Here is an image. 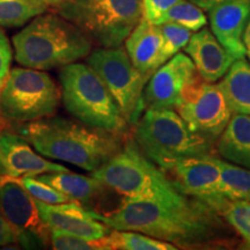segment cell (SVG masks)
<instances>
[{
  "mask_svg": "<svg viewBox=\"0 0 250 250\" xmlns=\"http://www.w3.org/2000/svg\"><path fill=\"white\" fill-rule=\"evenodd\" d=\"M190 1L196 4L197 6L204 9V11H208V9L213 7L214 5L219 4V2H223L225 0H190Z\"/></svg>",
  "mask_w": 250,
  "mask_h": 250,
  "instance_id": "34",
  "label": "cell"
},
{
  "mask_svg": "<svg viewBox=\"0 0 250 250\" xmlns=\"http://www.w3.org/2000/svg\"><path fill=\"white\" fill-rule=\"evenodd\" d=\"M165 22L181 24L191 30L192 33H196L206 26L208 18L204 13V9L190 0H180L162 18L161 23Z\"/></svg>",
  "mask_w": 250,
  "mask_h": 250,
  "instance_id": "25",
  "label": "cell"
},
{
  "mask_svg": "<svg viewBox=\"0 0 250 250\" xmlns=\"http://www.w3.org/2000/svg\"><path fill=\"white\" fill-rule=\"evenodd\" d=\"M55 8L100 48L123 44L144 17L143 0H61Z\"/></svg>",
  "mask_w": 250,
  "mask_h": 250,
  "instance_id": "6",
  "label": "cell"
},
{
  "mask_svg": "<svg viewBox=\"0 0 250 250\" xmlns=\"http://www.w3.org/2000/svg\"><path fill=\"white\" fill-rule=\"evenodd\" d=\"M217 140L215 149L221 158L250 169V115L232 114Z\"/></svg>",
  "mask_w": 250,
  "mask_h": 250,
  "instance_id": "20",
  "label": "cell"
},
{
  "mask_svg": "<svg viewBox=\"0 0 250 250\" xmlns=\"http://www.w3.org/2000/svg\"><path fill=\"white\" fill-rule=\"evenodd\" d=\"M62 102L77 121L122 134L127 122L100 77L88 64L73 62L59 73Z\"/></svg>",
  "mask_w": 250,
  "mask_h": 250,
  "instance_id": "5",
  "label": "cell"
},
{
  "mask_svg": "<svg viewBox=\"0 0 250 250\" xmlns=\"http://www.w3.org/2000/svg\"><path fill=\"white\" fill-rule=\"evenodd\" d=\"M232 114L250 115V64L236 59L218 83Z\"/></svg>",
  "mask_w": 250,
  "mask_h": 250,
  "instance_id": "21",
  "label": "cell"
},
{
  "mask_svg": "<svg viewBox=\"0 0 250 250\" xmlns=\"http://www.w3.org/2000/svg\"><path fill=\"white\" fill-rule=\"evenodd\" d=\"M184 50L195 64L199 77L208 83L220 80L236 61L208 28L192 34Z\"/></svg>",
  "mask_w": 250,
  "mask_h": 250,
  "instance_id": "17",
  "label": "cell"
},
{
  "mask_svg": "<svg viewBox=\"0 0 250 250\" xmlns=\"http://www.w3.org/2000/svg\"><path fill=\"white\" fill-rule=\"evenodd\" d=\"M12 59H13V49L11 42L0 27V92L8 78Z\"/></svg>",
  "mask_w": 250,
  "mask_h": 250,
  "instance_id": "31",
  "label": "cell"
},
{
  "mask_svg": "<svg viewBox=\"0 0 250 250\" xmlns=\"http://www.w3.org/2000/svg\"><path fill=\"white\" fill-rule=\"evenodd\" d=\"M61 0H0V27L17 28L44 14Z\"/></svg>",
  "mask_w": 250,
  "mask_h": 250,
  "instance_id": "22",
  "label": "cell"
},
{
  "mask_svg": "<svg viewBox=\"0 0 250 250\" xmlns=\"http://www.w3.org/2000/svg\"><path fill=\"white\" fill-rule=\"evenodd\" d=\"M90 174L124 199L153 198L174 184L164 170L140 152L133 139L127 140L116 154Z\"/></svg>",
  "mask_w": 250,
  "mask_h": 250,
  "instance_id": "8",
  "label": "cell"
},
{
  "mask_svg": "<svg viewBox=\"0 0 250 250\" xmlns=\"http://www.w3.org/2000/svg\"><path fill=\"white\" fill-rule=\"evenodd\" d=\"M68 170L64 166L37 154L30 144L15 131H0V183L23 176Z\"/></svg>",
  "mask_w": 250,
  "mask_h": 250,
  "instance_id": "14",
  "label": "cell"
},
{
  "mask_svg": "<svg viewBox=\"0 0 250 250\" xmlns=\"http://www.w3.org/2000/svg\"><path fill=\"white\" fill-rule=\"evenodd\" d=\"M191 58L179 52L149 78L142 95V109H175L186 87L197 76Z\"/></svg>",
  "mask_w": 250,
  "mask_h": 250,
  "instance_id": "13",
  "label": "cell"
},
{
  "mask_svg": "<svg viewBox=\"0 0 250 250\" xmlns=\"http://www.w3.org/2000/svg\"><path fill=\"white\" fill-rule=\"evenodd\" d=\"M242 40H243V44H245V49H246V56L250 61V18L248 22H247L245 31H243Z\"/></svg>",
  "mask_w": 250,
  "mask_h": 250,
  "instance_id": "33",
  "label": "cell"
},
{
  "mask_svg": "<svg viewBox=\"0 0 250 250\" xmlns=\"http://www.w3.org/2000/svg\"><path fill=\"white\" fill-rule=\"evenodd\" d=\"M180 0H143L144 18L148 21L160 24L162 18Z\"/></svg>",
  "mask_w": 250,
  "mask_h": 250,
  "instance_id": "30",
  "label": "cell"
},
{
  "mask_svg": "<svg viewBox=\"0 0 250 250\" xmlns=\"http://www.w3.org/2000/svg\"><path fill=\"white\" fill-rule=\"evenodd\" d=\"M19 64L35 70L62 68L86 58L93 43L58 13L41 14L12 39Z\"/></svg>",
  "mask_w": 250,
  "mask_h": 250,
  "instance_id": "3",
  "label": "cell"
},
{
  "mask_svg": "<svg viewBox=\"0 0 250 250\" xmlns=\"http://www.w3.org/2000/svg\"><path fill=\"white\" fill-rule=\"evenodd\" d=\"M62 93L42 70L14 67L0 92V118L11 126L54 116Z\"/></svg>",
  "mask_w": 250,
  "mask_h": 250,
  "instance_id": "7",
  "label": "cell"
},
{
  "mask_svg": "<svg viewBox=\"0 0 250 250\" xmlns=\"http://www.w3.org/2000/svg\"><path fill=\"white\" fill-rule=\"evenodd\" d=\"M86 64L107 87L127 123L133 124L139 117L143 90L151 77L137 70L122 45L92 50Z\"/></svg>",
  "mask_w": 250,
  "mask_h": 250,
  "instance_id": "9",
  "label": "cell"
},
{
  "mask_svg": "<svg viewBox=\"0 0 250 250\" xmlns=\"http://www.w3.org/2000/svg\"><path fill=\"white\" fill-rule=\"evenodd\" d=\"M101 250H175L176 246L162 240L134 232L112 229L108 235L99 240Z\"/></svg>",
  "mask_w": 250,
  "mask_h": 250,
  "instance_id": "23",
  "label": "cell"
},
{
  "mask_svg": "<svg viewBox=\"0 0 250 250\" xmlns=\"http://www.w3.org/2000/svg\"><path fill=\"white\" fill-rule=\"evenodd\" d=\"M8 245H18L17 235L11 225L0 214V248H5Z\"/></svg>",
  "mask_w": 250,
  "mask_h": 250,
  "instance_id": "32",
  "label": "cell"
},
{
  "mask_svg": "<svg viewBox=\"0 0 250 250\" xmlns=\"http://www.w3.org/2000/svg\"><path fill=\"white\" fill-rule=\"evenodd\" d=\"M36 177L65 193L74 202L80 203L87 210H92L96 202H99L109 190L101 181L92 175L85 176L70 173V170L41 174Z\"/></svg>",
  "mask_w": 250,
  "mask_h": 250,
  "instance_id": "19",
  "label": "cell"
},
{
  "mask_svg": "<svg viewBox=\"0 0 250 250\" xmlns=\"http://www.w3.org/2000/svg\"><path fill=\"white\" fill-rule=\"evenodd\" d=\"M162 36L160 24H155L146 18L140 21L125 40V50L138 71L151 77L164 64Z\"/></svg>",
  "mask_w": 250,
  "mask_h": 250,
  "instance_id": "18",
  "label": "cell"
},
{
  "mask_svg": "<svg viewBox=\"0 0 250 250\" xmlns=\"http://www.w3.org/2000/svg\"><path fill=\"white\" fill-rule=\"evenodd\" d=\"M220 168V192L228 201L250 202V169L217 158Z\"/></svg>",
  "mask_w": 250,
  "mask_h": 250,
  "instance_id": "24",
  "label": "cell"
},
{
  "mask_svg": "<svg viewBox=\"0 0 250 250\" xmlns=\"http://www.w3.org/2000/svg\"><path fill=\"white\" fill-rule=\"evenodd\" d=\"M211 30L236 59L246 57L243 31L250 18V0H225L208 11Z\"/></svg>",
  "mask_w": 250,
  "mask_h": 250,
  "instance_id": "16",
  "label": "cell"
},
{
  "mask_svg": "<svg viewBox=\"0 0 250 250\" xmlns=\"http://www.w3.org/2000/svg\"><path fill=\"white\" fill-rule=\"evenodd\" d=\"M50 246L55 250H101L99 240L94 241L58 229H51Z\"/></svg>",
  "mask_w": 250,
  "mask_h": 250,
  "instance_id": "29",
  "label": "cell"
},
{
  "mask_svg": "<svg viewBox=\"0 0 250 250\" xmlns=\"http://www.w3.org/2000/svg\"><path fill=\"white\" fill-rule=\"evenodd\" d=\"M166 174L182 191L208 203L221 214L228 199L220 192V168L215 156L182 159Z\"/></svg>",
  "mask_w": 250,
  "mask_h": 250,
  "instance_id": "12",
  "label": "cell"
},
{
  "mask_svg": "<svg viewBox=\"0 0 250 250\" xmlns=\"http://www.w3.org/2000/svg\"><path fill=\"white\" fill-rule=\"evenodd\" d=\"M18 182L27 190L28 193L36 201L46 204H62V203L74 202L65 195L36 176H23L18 179Z\"/></svg>",
  "mask_w": 250,
  "mask_h": 250,
  "instance_id": "27",
  "label": "cell"
},
{
  "mask_svg": "<svg viewBox=\"0 0 250 250\" xmlns=\"http://www.w3.org/2000/svg\"><path fill=\"white\" fill-rule=\"evenodd\" d=\"M221 215L242 239L241 248L250 249V202L228 201Z\"/></svg>",
  "mask_w": 250,
  "mask_h": 250,
  "instance_id": "26",
  "label": "cell"
},
{
  "mask_svg": "<svg viewBox=\"0 0 250 250\" xmlns=\"http://www.w3.org/2000/svg\"><path fill=\"white\" fill-rule=\"evenodd\" d=\"M162 36H164V46H162V57L165 62L173 56L179 54L189 42L192 31L181 24L173 22H165L160 24Z\"/></svg>",
  "mask_w": 250,
  "mask_h": 250,
  "instance_id": "28",
  "label": "cell"
},
{
  "mask_svg": "<svg viewBox=\"0 0 250 250\" xmlns=\"http://www.w3.org/2000/svg\"><path fill=\"white\" fill-rule=\"evenodd\" d=\"M195 132L217 140L226 127L232 111L218 83L203 80L199 74L184 89L174 109Z\"/></svg>",
  "mask_w": 250,
  "mask_h": 250,
  "instance_id": "10",
  "label": "cell"
},
{
  "mask_svg": "<svg viewBox=\"0 0 250 250\" xmlns=\"http://www.w3.org/2000/svg\"><path fill=\"white\" fill-rule=\"evenodd\" d=\"M90 212L112 229L134 230L176 248H217L232 236L223 215L175 183L153 198L123 199L118 208L107 213Z\"/></svg>",
  "mask_w": 250,
  "mask_h": 250,
  "instance_id": "1",
  "label": "cell"
},
{
  "mask_svg": "<svg viewBox=\"0 0 250 250\" xmlns=\"http://www.w3.org/2000/svg\"><path fill=\"white\" fill-rule=\"evenodd\" d=\"M12 127L40 154L68 162L90 173L123 146L118 133L62 117L51 116Z\"/></svg>",
  "mask_w": 250,
  "mask_h": 250,
  "instance_id": "2",
  "label": "cell"
},
{
  "mask_svg": "<svg viewBox=\"0 0 250 250\" xmlns=\"http://www.w3.org/2000/svg\"><path fill=\"white\" fill-rule=\"evenodd\" d=\"M133 125L137 147L165 173L182 159L213 152V142L190 129L174 109H145Z\"/></svg>",
  "mask_w": 250,
  "mask_h": 250,
  "instance_id": "4",
  "label": "cell"
},
{
  "mask_svg": "<svg viewBox=\"0 0 250 250\" xmlns=\"http://www.w3.org/2000/svg\"><path fill=\"white\" fill-rule=\"evenodd\" d=\"M0 214L13 228L22 248L42 249L50 245L51 228L41 218L35 199L18 180L0 183Z\"/></svg>",
  "mask_w": 250,
  "mask_h": 250,
  "instance_id": "11",
  "label": "cell"
},
{
  "mask_svg": "<svg viewBox=\"0 0 250 250\" xmlns=\"http://www.w3.org/2000/svg\"><path fill=\"white\" fill-rule=\"evenodd\" d=\"M42 220L51 228L74 234L88 240L102 239L111 232L112 228L92 215V212L78 202L62 204H46L36 201Z\"/></svg>",
  "mask_w": 250,
  "mask_h": 250,
  "instance_id": "15",
  "label": "cell"
}]
</instances>
